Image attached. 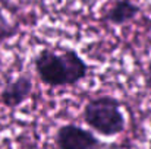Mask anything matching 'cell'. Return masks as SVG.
Returning <instances> with one entry per match:
<instances>
[{
	"instance_id": "cell-1",
	"label": "cell",
	"mask_w": 151,
	"mask_h": 149,
	"mask_svg": "<svg viewBox=\"0 0 151 149\" xmlns=\"http://www.w3.org/2000/svg\"><path fill=\"white\" fill-rule=\"evenodd\" d=\"M34 67L38 79L50 86H73L88 75L87 61L75 50H63L56 53L53 50H41L34 58Z\"/></svg>"
},
{
	"instance_id": "cell-2",
	"label": "cell",
	"mask_w": 151,
	"mask_h": 149,
	"mask_svg": "<svg viewBox=\"0 0 151 149\" xmlns=\"http://www.w3.org/2000/svg\"><path fill=\"white\" fill-rule=\"evenodd\" d=\"M84 121L103 136H117L126 129V118L120 101L110 95L91 98L82 110Z\"/></svg>"
},
{
	"instance_id": "cell-3",
	"label": "cell",
	"mask_w": 151,
	"mask_h": 149,
	"mask_svg": "<svg viewBox=\"0 0 151 149\" xmlns=\"http://www.w3.org/2000/svg\"><path fill=\"white\" fill-rule=\"evenodd\" d=\"M56 149H99L101 142L91 130H87L78 124H62L54 135Z\"/></svg>"
},
{
	"instance_id": "cell-4",
	"label": "cell",
	"mask_w": 151,
	"mask_h": 149,
	"mask_svg": "<svg viewBox=\"0 0 151 149\" xmlns=\"http://www.w3.org/2000/svg\"><path fill=\"white\" fill-rule=\"evenodd\" d=\"M32 92V81L28 75H19L13 81L7 82L1 89L0 99L1 104L7 108H18L31 97Z\"/></svg>"
},
{
	"instance_id": "cell-5",
	"label": "cell",
	"mask_w": 151,
	"mask_h": 149,
	"mask_svg": "<svg viewBox=\"0 0 151 149\" xmlns=\"http://www.w3.org/2000/svg\"><path fill=\"white\" fill-rule=\"evenodd\" d=\"M141 13V7L132 0H116L103 13L101 22L114 26H122L132 22Z\"/></svg>"
},
{
	"instance_id": "cell-6",
	"label": "cell",
	"mask_w": 151,
	"mask_h": 149,
	"mask_svg": "<svg viewBox=\"0 0 151 149\" xmlns=\"http://www.w3.org/2000/svg\"><path fill=\"white\" fill-rule=\"evenodd\" d=\"M15 34H16V26L12 25L3 16V13L0 12V43L7 40V38H10V37H13Z\"/></svg>"
},
{
	"instance_id": "cell-7",
	"label": "cell",
	"mask_w": 151,
	"mask_h": 149,
	"mask_svg": "<svg viewBox=\"0 0 151 149\" xmlns=\"http://www.w3.org/2000/svg\"><path fill=\"white\" fill-rule=\"evenodd\" d=\"M144 86L151 94V61L147 64V67L144 70Z\"/></svg>"
}]
</instances>
